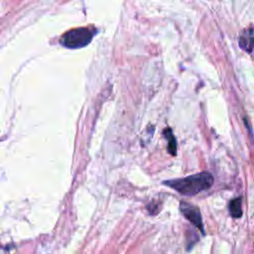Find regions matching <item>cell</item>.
Returning <instances> with one entry per match:
<instances>
[{
  "mask_svg": "<svg viewBox=\"0 0 254 254\" xmlns=\"http://www.w3.org/2000/svg\"><path fill=\"white\" fill-rule=\"evenodd\" d=\"M239 46L244 51L251 53L254 48V29L248 28L244 30L239 38Z\"/></svg>",
  "mask_w": 254,
  "mask_h": 254,
  "instance_id": "277c9868",
  "label": "cell"
},
{
  "mask_svg": "<svg viewBox=\"0 0 254 254\" xmlns=\"http://www.w3.org/2000/svg\"><path fill=\"white\" fill-rule=\"evenodd\" d=\"M180 209L183 213V215L189 220L190 221L194 226H196L202 233H204L203 230V224H202V219H201V215L200 212L198 210L197 207L187 203L185 201H181L180 203Z\"/></svg>",
  "mask_w": 254,
  "mask_h": 254,
  "instance_id": "3957f363",
  "label": "cell"
},
{
  "mask_svg": "<svg viewBox=\"0 0 254 254\" xmlns=\"http://www.w3.org/2000/svg\"><path fill=\"white\" fill-rule=\"evenodd\" d=\"M164 133L166 134V137L169 139V145H168V150L172 155H176L177 152V145H176V139L173 136L172 130L171 129H167L164 131Z\"/></svg>",
  "mask_w": 254,
  "mask_h": 254,
  "instance_id": "8992f818",
  "label": "cell"
},
{
  "mask_svg": "<svg viewBox=\"0 0 254 254\" xmlns=\"http://www.w3.org/2000/svg\"><path fill=\"white\" fill-rule=\"evenodd\" d=\"M95 33V30L89 27L71 29L61 37L60 43L68 49L82 48L90 43Z\"/></svg>",
  "mask_w": 254,
  "mask_h": 254,
  "instance_id": "7a4b0ae2",
  "label": "cell"
},
{
  "mask_svg": "<svg viewBox=\"0 0 254 254\" xmlns=\"http://www.w3.org/2000/svg\"><path fill=\"white\" fill-rule=\"evenodd\" d=\"M166 186L175 189L182 194L194 195L209 189L213 184V178L209 173L202 172L183 179H176L164 182Z\"/></svg>",
  "mask_w": 254,
  "mask_h": 254,
  "instance_id": "6da1fadb",
  "label": "cell"
},
{
  "mask_svg": "<svg viewBox=\"0 0 254 254\" xmlns=\"http://www.w3.org/2000/svg\"><path fill=\"white\" fill-rule=\"evenodd\" d=\"M241 202H242V199L241 197H236L234 199H232L230 202H229V212L231 214L232 217L234 218H239L241 217L242 215V207H241Z\"/></svg>",
  "mask_w": 254,
  "mask_h": 254,
  "instance_id": "5b68a950",
  "label": "cell"
}]
</instances>
